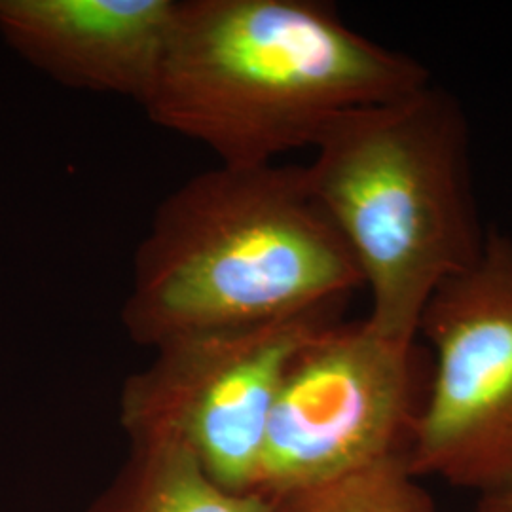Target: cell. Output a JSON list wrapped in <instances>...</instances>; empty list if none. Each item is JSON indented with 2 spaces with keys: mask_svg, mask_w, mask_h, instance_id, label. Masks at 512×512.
<instances>
[{
  "mask_svg": "<svg viewBox=\"0 0 512 512\" xmlns=\"http://www.w3.org/2000/svg\"><path fill=\"white\" fill-rule=\"evenodd\" d=\"M363 277L306 167L219 165L158 205L122 308L145 348L340 313Z\"/></svg>",
  "mask_w": 512,
  "mask_h": 512,
  "instance_id": "obj_2",
  "label": "cell"
},
{
  "mask_svg": "<svg viewBox=\"0 0 512 512\" xmlns=\"http://www.w3.org/2000/svg\"><path fill=\"white\" fill-rule=\"evenodd\" d=\"M177 14L179 0H0V35L67 88L143 105Z\"/></svg>",
  "mask_w": 512,
  "mask_h": 512,
  "instance_id": "obj_7",
  "label": "cell"
},
{
  "mask_svg": "<svg viewBox=\"0 0 512 512\" xmlns=\"http://www.w3.org/2000/svg\"><path fill=\"white\" fill-rule=\"evenodd\" d=\"M313 148L306 177L357 262L366 321L420 342L431 296L475 264L490 232L478 215L465 110L429 82L340 116Z\"/></svg>",
  "mask_w": 512,
  "mask_h": 512,
  "instance_id": "obj_3",
  "label": "cell"
},
{
  "mask_svg": "<svg viewBox=\"0 0 512 512\" xmlns=\"http://www.w3.org/2000/svg\"><path fill=\"white\" fill-rule=\"evenodd\" d=\"M429 82L420 61L357 33L327 2L184 0L141 107L220 165L260 167Z\"/></svg>",
  "mask_w": 512,
  "mask_h": 512,
  "instance_id": "obj_1",
  "label": "cell"
},
{
  "mask_svg": "<svg viewBox=\"0 0 512 512\" xmlns=\"http://www.w3.org/2000/svg\"><path fill=\"white\" fill-rule=\"evenodd\" d=\"M475 512H512V490L476 499Z\"/></svg>",
  "mask_w": 512,
  "mask_h": 512,
  "instance_id": "obj_10",
  "label": "cell"
},
{
  "mask_svg": "<svg viewBox=\"0 0 512 512\" xmlns=\"http://www.w3.org/2000/svg\"><path fill=\"white\" fill-rule=\"evenodd\" d=\"M129 444L126 463L84 512H274L262 495L224 490L179 444Z\"/></svg>",
  "mask_w": 512,
  "mask_h": 512,
  "instance_id": "obj_8",
  "label": "cell"
},
{
  "mask_svg": "<svg viewBox=\"0 0 512 512\" xmlns=\"http://www.w3.org/2000/svg\"><path fill=\"white\" fill-rule=\"evenodd\" d=\"M338 315L167 342L122 389L120 421L129 442L179 444L224 490L255 494L281 378L311 336L340 321Z\"/></svg>",
  "mask_w": 512,
  "mask_h": 512,
  "instance_id": "obj_6",
  "label": "cell"
},
{
  "mask_svg": "<svg viewBox=\"0 0 512 512\" xmlns=\"http://www.w3.org/2000/svg\"><path fill=\"white\" fill-rule=\"evenodd\" d=\"M274 512H439L406 458H389L349 475L270 499Z\"/></svg>",
  "mask_w": 512,
  "mask_h": 512,
  "instance_id": "obj_9",
  "label": "cell"
},
{
  "mask_svg": "<svg viewBox=\"0 0 512 512\" xmlns=\"http://www.w3.org/2000/svg\"><path fill=\"white\" fill-rule=\"evenodd\" d=\"M418 338L433 372L406 450L410 473L476 499L511 492V236L490 228L475 264L431 296Z\"/></svg>",
  "mask_w": 512,
  "mask_h": 512,
  "instance_id": "obj_5",
  "label": "cell"
},
{
  "mask_svg": "<svg viewBox=\"0 0 512 512\" xmlns=\"http://www.w3.org/2000/svg\"><path fill=\"white\" fill-rule=\"evenodd\" d=\"M427 384L418 342L366 319L317 330L281 378L255 494L274 499L406 458Z\"/></svg>",
  "mask_w": 512,
  "mask_h": 512,
  "instance_id": "obj_4",
  "label": "cell"
}]
</instances>
